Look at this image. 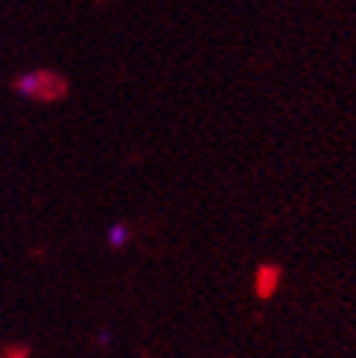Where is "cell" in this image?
Instances as JSON below:
<instances>
[{"label": "cell", "mask_w": 356, "mask_h": 358, "mask_svg": "<svg viewBox=\"0 0 356 358\" xmlns=\"http://www.w3.org/2000/svg\"><path fill=\"white\" fill-rule=\"evenodd\" d=\"M55 77L46 71H26L15 80V92L23 97H55Z\"/></svg>", "instance_id": "cell-1"}, {"label": "cell", "mask_w": 356, "mask_h": 358, "mask_svg": "<svg viewBox=\"0 0 356 358\" xmlns=\"http://www.w3.org/2000/svg\"><path fill=\"white\" fill-rule=\"evenodd\" d=\"M128 242H131V228L125 225V222H111V225L106 228V245L111 250H123Z\"/></svg>", "instance_id": "cell-2"}, {"label": "cell", "mask_w": 356, "mask_h": 358, "mask_svg": "<svg viewBox=\"0 0 356 358\" xmlns=\"http://www.w3.org/2000/svg\"><path fill=\"white\" fill-rule=\"evenodd\" d=\"M97 344L109 347V344H111V330H100V333H97Z\"/></svg>", "instance_id": "cell-3"}]
</instances>
